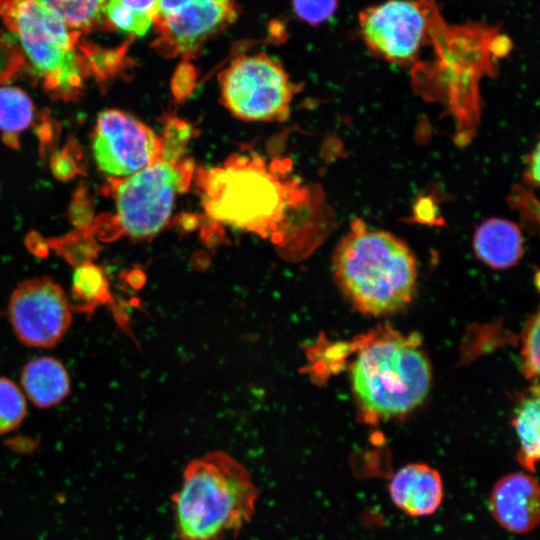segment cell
<instances>
[{"mask_svg": "<svg viewBox=\"0 0 540 540\" xmlns=\"http://www.w3.org/2000/svg\"><path fill=\"white\" fill-rule=\"evenodd\" d=\"M525 181L532 185L538 186L539 184V148L536 145L535 149L531 152L527 158V166L524 172Z\"/></svg>", "mask_w": 540, "mask_h": 540, "instance_id": "obj_25", "label": "cell"}, {"mask_svg": "<svg viewBox=\"0 0 540 540\" xmlns=\"http://www.w3.org/2000/svg\"><path fill=\"white\" fill-rule=\"evenodd\" d=\"M54 174L61 179L69 178L75 173V164L67 155H58L52 162Z\"/></svg>", "mask_w": 540, "mask_h": 540, "instance_id": "obj_26", "label": "cell"}, {"mask_svg": "<svg viewBox=\"0 0 540 540\" xmlns=\"http://www.w3.org/2000/svg\"><path fill=\"white\" fill-rule=\"evenodd\" d=\"M21 382L30 401L40 408L62 402L70 393V377L64 365L53 357H39L23 368Z\"/></svg>", "mask_w": 540, "mask_h": 540, "instance_id": "obj_15", "label": "cell"}, {"mask_svg": "<svg viewBox=\"0 0 540 540\" xmlns=\"http://www.w3.org/2000/svg\"><path fill=\"white\" fill-rule=\"evenodd\" d=\"M221 99L237 118L284 121L293 85L282 65L265 53L242 55L219 75Z\"/></svg>", "mask_w": 540, "mask_h": 540, "instance_id": "obj_7", "label": "cell"}, {"mask_svg": "<svg viewBox=\"0 0 540 540\" xmlns=\"http://www.w3.org/2000/svg\"><path fill=\"white\" fill-rule=\"evenodd\" d=\"M436 10L433 0H387L370 6L358 16L361 37L379 57L410 63L428 40Z\"/></svg>", "mask_w": 540, "mask_h": 540, "instance_id": "obj_8", "label": "cell"}, {"mask_svg": "<svg viewBox=\"0 0 540 540\" xmlns=\"http://www.w3.org/2000/svg\"><path fill=\"white\" fill-rule=\"evenodd\" d=\"M296 15L316 26L331 19L338 8V0H292Z\"/></svg>", "mask_w": 540, "mask_h": 540, "instance_id": "obj_24", "label": "cell"}, {"mask_svg": "<svg viewBox=\"0 0 540 540\" xmlns=\"http://www.w3.org/2000/svg\"><path fill=\"white\" fill-rule=\"evenodd\" d=\"M0 17L50 89L68 94L79 88L82 66L76 47L80 32L36 0H0Z\"/></svg>", "mask_w": 540, "mask_h": 540, "instance_id": "obj_5", "label": "cell"}, {"mask_svg": "<svg viewBox=\"0 0 540 540\" xmlns=\"http://www.w3.org/2000/svg\"><path fill=\"white\" fill-rule=\"evenodd\" d=\"M41 6L60 17L71 29L91 31L100 27L108 0H36Z\"/></svg>", "mask_w": 540, "mask_h": 540, "instance_id": "obj_19", "label": "cell"}, {"mask_svg": "<svg viewBox=\"0 0 540 540\" xmlns=\"http://www.w3.org/2000/svg\"><path fill=\"white\" fill-rule=\"evenodd\" d=\"M33 113V103L23 90L0 87V130L6 136L25 130L32 122Z\"/></svg>", "mask_w": 540, "mask_h": 540, "instance_id": "obj_20", "label": "cell"}, {"mask_svg": "<svg viewBox=\"0 0 540 540\" xmlns=\"http://www.w3.org/2000/svg\"><path fill=\"white\" fill-rule=\"evenodd\" d=\"M191 135L190 127L187 123L173 118L166 125L164 138L162 140L161 158L178 162L183 154Z\"/></svg>", "mask_w": 540, "mask_h": 540, "instance_id": "obj_22", "label": "cell"}, {"mask_svg": "<svg viewBox=\"0 0 540 540\" xmlns=\"http://www.w3.org/2000/svg\"><path fill=\"white\" fill-rule=\"evenodd\" d=\"M258 497L248 470L224 452L188 463L173 495L178 540H222L252 517Z\"/></svg>", "mask_w": 540, "mask_h": 540, "instance_id": "obj_3", "label": "cell"}, {"mask_svg": "<svg viewBox=\"0 0 540 540\" xmlns=\"http://www.w3.org/2000/svg\"><path fill=\"white\" fill-rule=\"evenodd\" d=\"M473 247L478 259L495 269L510 268L521 259L523 237L520 229L505 219H489L476 230Z\"/></svg>", "mask_w": 540, "mask_h": 540, "instance_id": "obj_14", "label": "cell"}, {"mask_svg": "<svg viewBox=\"0 0 540 540\" xmlns=\"http://www.w3.org/2000/svg\"><path fill=\"white\" fill-rule=\"evenodd\" d=\"M71 295L79 311L89 315L110 299L106 274L99 266L85 262L79 264L72 277Z\"/></svg>", "mask_w": 540, "mask_h": 540, "instance_id": "obj_18", "label": "cell"}, {"mask_svg": "<svg viewBox=\"0 0 540 540\" xmlns=\"http://www.w3.org/2000/svg\"><path fill=\"white\" fill-rule=\"evenodd\" d=\"M489 508L493 518L505 530L515 534L532 531L540 517L538 482L521 472L501 477L492 488Z\"/></svg>", "mask_w": 540, "mask_h": 540, "instance_id": "obj_12", "label": "cell"}, {"mask_svg": "<svg viewBox=\"0 0 540 540\" xmlns=\"http://www.w3.org/2000/svg\"><path fill=\"white\" fill-rule=\"evenodd\" d=\"M354 394L373 420L402 416L419 406L431 386V366L416 334L372 333L351 366Z\"/></svg>", "mask_w": 540, "mask_h": 540, "instance_id": "obj_4", "label": "cell"}, {"mask_svg": "<svg viewBox=\"0 0 540 540\" xmlns=\"http://www.w3.org/2000/svg\"><path fill=\"white\" fill-rule=\"evenodd\" d=\"M538 390L519 404L513 426L519 441L518 462L529 472H535L540 452V409Z\"/></svg>", "mask_w": 540, "mask_h": 540, "instance_id": "obj_16", "label": "cell"}, {"mask_svg": "<svg viewBox=\"0 0 540 540\" xmlns=\"http://www.w3.org/2000/svg\"><path fill=\"white\" fill-rule=\"evenodd\" d=\"M93 153L101 171L129 176L161 158L162 140L133 116L108 109L98 115Z\"/></svg>", "mask_w": 540, "mask_h": 540, "instance_id": "obj_11", "label": "cell"}, {"mask_svg": "<svg viewBox=\"0 0 540 540\" xmlns=\"http://www.w3.org/2000/svg\"><path fill=\"white\" fill-rule=\"evenodd\" d=\"M157 0H108L104 18L109 26L134 36H144L153 24Z\"/></svg>", "mask_w": 540, "mask_h": 540, "instance_id": "obj_17", "label": "cell"}, {"mask_svg": "<svg viewBox=\"0 0 540 540\" xmlns=\"http://www.w3.org/2000/svg\"><path fill=\"white\" fill-rule=\"evenodd\" d=\"M26 415L23 393L9 379L0 378V434L17 428Z\"/></svg>", "mask_w": 540, "mask_h": 540, "instance_id": "obj_21", "label": "cell"}, {"mask_svg": "<svg viewBox=\"0 0 540 540\" xmlns=\"http://www.w3.org/2000/svg\"><path fill=\"white\" fill-rule=\"evenodd\" d=\"M522 367L525 376L537 379L539 373V316L534 315L527 324L522 340Z\"/></svg>", "mask_w": 540, "mask_h": 540, "instance_id": "obj_23", "label": "cell"}, {"mask_svg": "<svg viewBox=\"0 0 540 540\" xmlns=\"http://www.w3.org/2000/svg\"><path fill=\"white\" fill-rule=\"evenodd\" d=\"M192 174L189 160L160 158L120 182L115 201L123 231L135 238L157 234L168 222L175 197L187 188Z\"/></svg>", "mask_w": 540, "mask_h": 540, "instance_id": "obj_6", "label": "cell"}, {"mask_svg": "<svg viewBox=\"0 0 540 540\" xmlns=\"http://www.w3.org/2000/svg\"><path fill=\"white\" fill-rule=\"evenodd\" d=\"M333 274L357 310L379 316L395 313L411 301L417 262L402 240L355 219L335 250Z\"/></svg>", "mask_w": 540, "mask_h": 540, "instance_id": "obj_2", "label": "cell"}, {"mask_svg": "<svg viewBox=\"0 0 540 540\" xmlns=\"http://www.w3.org/2000/svg\"><path fill=\"white\" fill-rule=\"evenodd\" d=\"M388 490L394 505L412 517L434 514L444 496L440 473L425 463H410L398 469L390 478Z\"/></svg>", "mask_w": 540, "mask_h": 540, "instance_id": "obj_13", "label": "cell"}, {"mask_svg": "<svg viewBox=\"0 0 540 540\" xmlns=\"http://www.w3.org/2000/svg\"><path fill=\"white\" fill-rule=\"evenodd\" d=\"M239 12L238 0H157L156 48L166 56L195 57Z\"/></svg>", "mask_w": 540, "mask_h": 540, "instance_id": "obj_9", "label": "cell"}, {"mask_svg": "<svg viewBox=\"0 0 540 540\" xmlns=\"http://www.w3.org/2000/svg\"><path fill=\"white\" fill-rule=\"evenodd\" d=\"M277 166L255 153L236 154L220 166L200 170L198 186L213 220L270 237L284 254L289 217L309 206L312 196Z\"/></svg>", "mask_w": 540, "mask_h": 540, "instance_id": "obj_1", "label": "cell"}, {"mask_svg": "<svg viewBox=\"0 0 540 540\" xmlns=\"http://www.w3.org/2000/svg\"><path fill=\"white\" fill-rule=\"evenodd\" d=\"M71 303L62 287L47 277L27 279L13 290L8 311L12 328L30 347L48 348L66 334Z\"/></svg>", "mask_w": 540, "mask_h": 540, "instance_id": "obj_10", "label": "cell"}]
</instances>
